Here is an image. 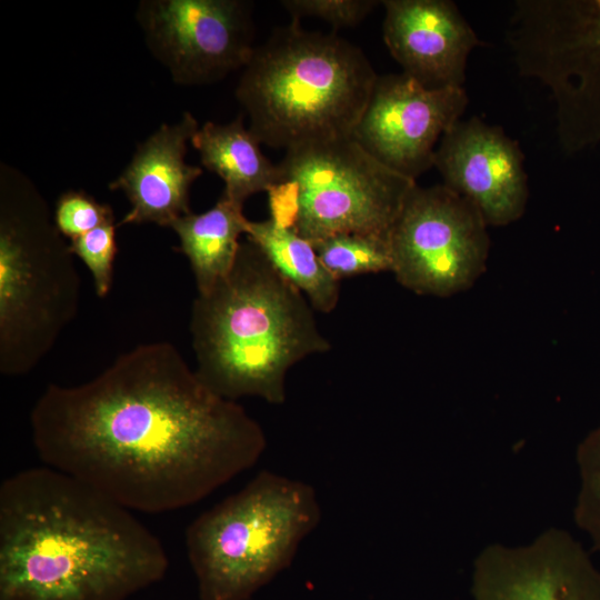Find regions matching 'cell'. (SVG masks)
<instances>
[{
    "instance_id": "obj_1",
    "label": "cell",
    "mask_w": 600,
    "mask_h": 600,
    "mask_svg": "<svg viewBox=\"0 0 600 600\" xmlns=\"http://www.w3.org/2000/svg\"><path fill=\"white\" fill-rule=\"evenodd\" d=\"M30 428L47 467L147 513L197 503L267 447L259 422L211 391L169 342L137 346L84 383L49 384Z\"/></svg>"
},
{
    "instance_id": "obj_2",
    "label": "cell",
    "mask_w": 600,
    "mask_h": 600,
    "mask_svg": "<svg viewBox=\"0 0 600 600\" xmlns=\"http://www.w3.org/2000/svg\"><path fill=\"white\" fill-rule=\"evenodd\" d=\"M168 566L129 509L69 474L30 468L0 486V600H126Z\"/></svg>"
},
{
    "instance_id": "obj_3",
    "label": "cell",
    "mask_w": 600,
    "mask_h": 600,
    "mask_svg": "<svg viewBox=\"0 0 600 600\" xmlns=\"http://www.w3.org/2000/svg\"><path fill=\"white\" fill-rule=\"evenodd\" d=\"M313 308L250 240L231 272L193 300L196 373L218 396L286 401V377L302 359L331 349Z\"/></svg>"
},
{
    "instance_id": "obj_4",
    "label": "cell",
    "mask_w": 600,
    "mask_h": 600,
    "mask_svg": "<svg viewBox=\"0 0 600 600\" xmlns=\"http://www.w3.org/2000/svg\"><path fill=\"white\" fill-rule=\"evenodd\" d=\"M236 89L260 143L286 151L352 137L378 74L334 33L276 29L257 47Z\"/></svg>"
},
{
    "instance_id": "obj_5",
    "label": "cell",
    "mask_w": 600,
    "mask_h": 600,
    "mask_svg": "<svg viewBox=\"0 0 600 600\" xmlns=\"http://www.w3.org/2000/svg\"><path fill=\"white\" fill-rule=\"evenodd\" d=\"M47 202L0 166V372L32 371L76 318L80 278Z\"/></svg>"
},
{
    "instance_id": "obj_6",
    "label": "cell",
    "mask_w": 600,
    "mask_h": 600,
    "mask_svg": "<svg viewBox=\"0 0 600 600\" xmlns=\"http://www.w3.org/2000/svg\"><path fill=\"white\" fill-rule=\"evenodd\" d=\"M320 520L311 484L258 472L186 530L200 600H249L292 563Z\"/></svg>"
},
{
    "instance_id": "obj_7",
    "label": "cell",
    "mask_w": 600,
    "mask_h": 600,
    "mask_svg": "<svg viewBox=\"0 0 600 600\" xmlns=\"http://www.w3.org/2000/svg\"><path fill=\"white\" fill-rule=\"evenodd\" d=\"M508 41L523 76L548 86L568 152L600 142V0H522Z\"/></svg>"
},
{
    "instance_id": "obj_8",
    "label": "cell",
    "mask_w": 600,
    "mask_h": 600,
    "mask_svg": "<svg viewBox=\"0 0 600 600\" xmlns=\"http://www.w3.org/2000/svg\"><path fill=\"white\" fill-rule=\"evenodd\" d=\"M279 179L299 188L294 231L311 243L340 233L389 238L417 186L376 159L352 137L286 151Z\"/></svg>"
},
{
    "instance_id": "obj_9",
    "label": "cell",
    "mask_w": 600,
    "mask_h": 600,
    "mask_svg": "<svg viewBox=\"0 0 600 600\" xmlns=\"http://www.w3.org/2000/svg\"><path fill=\"white\" fill-rule=\"evenodd\" d=\"M488 227L470 200L443 183L417 184L389 236L396 280L421 296L468 290L487 268Z\"/></svg>"
},
{
    "instance_id": "obj_10",
    "label": "cell",
    "mask_w": 600,
    "mask_h": 600,
    "mask_svg": "<svg viewBox=\"0 0 600 600\" xmlns=\"http://www.w3.org/2000/svg\"><path fill=\"white\" fill-rule=\"evenodd\" d=\"M250 8L240 0H143L137 20L172 80L201 86L249 63L256 49Z\"/></svg>"
},
{
    "instance_id": "obj_11",
    "label": "cell",
    "mask_w": 600,
    "mask_h": 600,
    "mask_svg": "<svg viewBox=\"0 0 600 600\" xmlns=\"http://www.w3.org/2000/svg\"><path fill=\"white\" fill-rule=\"evenodd\" d=\"M467 104L463 87L427 89L403 72L378 76L352 138L387 167L417 180L433 167L441 138Z\"/></svg>"
},
{
    "instance_id": "obj_12",
    "label": "cell",
    "mask_w": 600,
    "mask_h": 600,
    "mask_svg": "<svg viewBox=\"0 0 600 600\" xmlns=\"http://www.w3.org/2000/svg\"><path fill=\"white\" fill-rule=\"evenodd\" d=\"M470 586L472 600H600V570L571 533L551 527L524 544L486 546Z\"/></svg>"
},
{
    "instance_id": "obj_13",
    "label": "cell",
    "mask_w": 600,
    "mask_h": 600,
    "mask_svg": "<svg viewBox=\"0 0 600 600\" xmlns=\"http://www.w3.org/2000/svg\"><path fill=\"white\" fill-rule=\"evenodd\" d=\"M433 167L443 184L470 200L488 226L502 227L524 213L529 190L523 154L498 127L472 117L441 138Z\"/></svg>"
},
{
    "instance_id": "obj_14",
    "label": "cell",
    "mask_w": 600,
    "mask_h": 600,
    "mask_svg": "<svg viewBox=\"0 0 600 600\" xmlns=\"http://www.w3.org/2000/svg\"><path fill=\"white\" fill-rule=\"evenodd\" d=\"M383 41L402 72L427 89L462 88L467 59L480 44L448 0H384Z\"/></svg>"
},
{
    "instance_id": "obj_15",
    "label": "cell",
    "mask_w": 600,
    "mask_h": 600,
    "mask_svg": "<svg viewBox=\"0 0 600 600\" xmlns=\"http://www.w3.org/2000/svg\"><path fill=\"white\" fill-rule=\"evenodd\" d=\"M198 129L196 118L184 112L178 122L162 124L138 146L126 169L109 183L110 190H121L131 203L118 227L149 222L171 227L191 212L190 188L202 169L184 158Z\"/></svg>"
},
{
    "instance_id": "obj_16",
    "label": "cell",
    "mask_w": 600,
    "mask_h": 600,
    "mask_svg": "<svg viewBox=\"0 0 600 600\" xmlns=\"http://www.w3.org/2000/svg\"><path fill=\"white\" fill-rule=\"evenodd\" d=\"M190 142L202 166L223 180L222 194L236 203L243 206L250 196L267 191L279 180L278 164L261 152L242 116L227 124L206 122Z\"/></svg>"
},
{
    "instance_id": "obj_17",
    "label": "cell",
    "mask_w": 600,
    "mask_h": 600,
    "mask_svg": "<svg viewBox=\"0 0 600 600\" xmlns=\"http://www.w3.org/2000/svg\"><path fill=\"white\" fill-rule=\"evenodd\" d=\"M243 206L221 194L216 204L202 213H188L170 228L178 234L179 250L188 258L198 294L208 293L231 272L249 220Z\"/></svg>"
},
{
    "instance_id": "obj_18",
    "label": "cell",
    "mask_w": 600,
    "mask_h": 600,
    "mask_svg": "<svg viewBox=\"0 0 600 600\" xmlns=\"http://www.w3.org/2000/svg\"><path fill=\"white\" fill-rule=\"evenodd\" d=\"M246 236L303 293L314 311L329 313L336 309L340 281L324 268L309 240L293 230L277 228L269 219L249 220Z\"/></svg>"
},
{
    "instance_id": "obj_19",
    "label": "cell",
    "mask_w": 600,
    "mask_h": 600,
    "mask_svg": "<svg viewBox=\"0 0 600 600\" xmlns=\"http://www.w3.org/2000/svg\"><path fill=\"white\" fill-rule=\"evenodd\" d=\"M312 244L324 268L339 281L360 274L392 272L389 238L340 233Z\"/></svg>"
},
{
    "instance_id": "obj_20",
    "label": "cell",
    "mask_w": 600,
    "mask_h": 600,
    "mask_svg": "<svg viewBox=\"0 0 600 600\" xmlns=\"http://www.w3.org/2000/svg\"><path fill=\"white\" fill-rule=\"evenodd\" d=\"M579 490L573 507L576 526L600 551V422L579 442L576 450Z\"/></svg>"
},
{
    "instance_id": "obj_21",
    "label": "cell",
    "mask_w": 600,
    "mask_h": 600,
    "mask_svg": "<svg viewBox=\"0 0 600 600\" xmlns=\"http://www.w3.org/2000/svg\"><path fill=\"white\" fill-rule=\"evenodd\" d=\"M112 223L100 226L70 240L71 252L88 267L98 297H106L112 287L113 262L118 251L116 228Z\"/></svg>"
},
{
    "instance_id": "obj_22",
    "label": "cell",
    "mask_w": 600,
    "mask_h": 600,
    "mask_svg": "<svg viewBox=\"0 0 600 600\" xmlns=\"http://www.w3.org/2000/svg\"><path fill=\"white\" fill-rule=\"evenodd\" d=\"M54 223L70 240L100 226L114 222L112 208L84 191L69 190L56 202Z\"/></svg>"
},
{
    "instance_id": "obj_23",
    "label": "cell",
    "mask_w": 600,
    "mask_h": 600,
    "mask_svg": "<svg viewBox=\"0 0 600 600\" xmlns=\"http://www.w3.org/2000/svg\"><path fill=\"white\" fill-rule=\"evenodd\" d=\"M374 0H283L280 4L299 21L306 17L324 20L334 29L359 24L377 7Z\"/></svg>"
},
{
    "instance_id": "obj_24",
    "label": "cell",
    "mask_w": 600,
    "mask_h": 600,
    "mask_svg": "<svg viewBox=\"0 0 600 600\" xmlns=\"http://www.w3.org/2000/svg\"><path fill=\"white\" fill-rule=\"evenodd\" d=\"M266 192L268 193L269 220L277 228L294 231L300 217L298 184L291 179L281 178Z\"/></svg>"
}]
</instances>
